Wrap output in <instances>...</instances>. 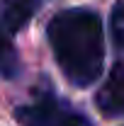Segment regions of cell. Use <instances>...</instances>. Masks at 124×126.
<instances>
[{
    "instance_id": "obj_2",
    "label": "cell",
    "mask_w": 124,
    "mask_h": 126,
    "mask_svg": "<svg viewBox=\"0 0 124 126\" xmlns=\"http://www.w3.org/2000/svg\"><path fill=\"white\" fill-rule=\"evenodd\" d=\"M15 116L20 126H90L83 114L66 107L61 99L51 94H41L32 104L17 107Z\"/></svg>"
},
{
    "instance_id": "obj_5",
    "label": "cell",
    "mask_w": 124,
    "mask_h": 126,
    "mask_svg": "<svg viewBox=\"0 0 124 126\" xmlns=\"http://www.w3.org/2000/svg\"><path fill=\"white\" fill-rule=\"evenodd\" d=\"M0 75L7 80L20 75V56L5 32H0Z\"/></svg>"
},
{
    "instance_id": "obj_6",
    "label": "cell",
    "mask_w": 124,
    "mask_h": 126,
    "mask_svg": "<svg viewBox=\"0 0 124 126\" xmlns=\"http://www.w3.org/2000/svg\"><path fill=\"white\" fill-rule=\"evenodd\" d=\"M109 27H112V39H114V46L124 53V0H119L112 10V19H109Z\"/></svg>"
},
{
    "instance_id": "obj_1",
    "label": "cell",
    "mask_w": 124,
    "mask_h": 126,
    "mask_svg": "<svg viewBox=\"0 0 124 126\" xmlns=\"http://www.w3.org/2000/svg\"><path fill=\"white\" fill-rule=\"evenodd\" d=\"M46 34L68 82L88 87L100 78L105 65V34L93 10L76 7L54 15L46 24Z\"/></svg>"
},
{
    "instance_id": "obj_4",
    "label": "cell",
    "mask_w": 124,
    "mask_h": 126,
    "mask_svg": "<svg viewBox=\"0 0 124 126\" xmlns=\"http://www.w3.org/2000/svg\"><path fill=\"white\" fill-rule=\"evenodd\" d=\"M39 2L41 0H0V32L7 36L17 34L39 10Z\"/></svg>"
},
{
    "instance_id": "obj_3",
    "label": "cell",
    "mask_w": 124,
    "mask_h": 126,
    "mask_svg": "<svg viewBox=\"0 0 124 126\" xmlns=\"http://www.w3.org/2000/svg\"><path fill=\"white\" fill-rule=\"evenodd\" d=\"M105 116H124V65L117 63L95 97Z\"/></svg>"
}]
</instances>
